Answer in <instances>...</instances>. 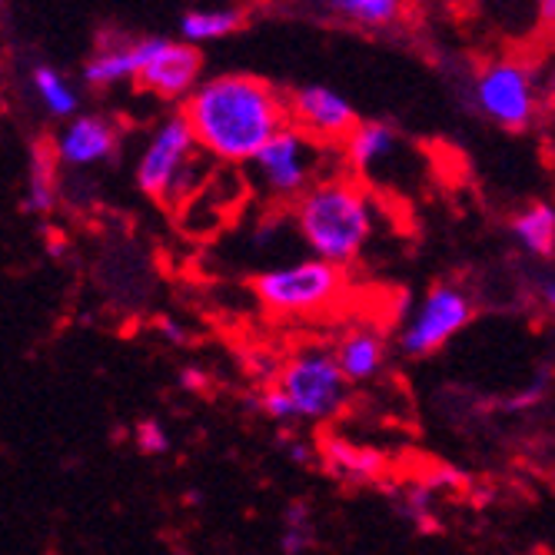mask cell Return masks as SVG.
Returning a JSON list of instances; mask_svg holds the SVG:
<instances>
[{
	"label": "cell",
	"mask_w": 555,
	"mask_h": 555,
	"mask_svg": "<svg viewBox=\"0 0 555 555\" xmlns=\"http://www.w3.org/2000/svg\"><path fill=\"white\" fill-rule=\"evenodd\" d=\"M157 333H160L170 346H186V339H190L186 326L177 323V320H170V317H164V320L157 323Z\"/></svg>",
	"instance_id": "484cf974"
},
{
	"label": "cell",
	"mask_w": 555,
	"mask_h": 555,
	"mask_svg": "<svg viewBox=\"0 0 555 555\" xmlns=\"http://www.w3.org/2000/svg\"><path fill=\"white\" fill-rule=\"evenodd\" d=\"M545 389H548V383L539 376L532 386H526V389H519L513 399H506V402H502V410H506V413H522V410H532L535 406V402L545 396Z\"/></svg>",
	"instance_id": "d4e9b609"
},
{
	"label": "cell",
	"mask_w": 555,
	"mask_h": 555,
	"mask_svg": "<svg viewBox=\"0 0 555 555\" xmlns=\"http://www.w3.org/2000/svg\"><path fill=\"white\" fill-rule=\"evenodd\" d=\"M140 70V37H111L87 57L80 77L90 90H111L137 83Z\"/></svg>",
	"instance_id": "7c38bea8"
},
{
	"label": "cell",
	"mask_w": 555,
	"mask_h": 555,
	"mask_svg": "<svg viewBox=\"0 0 555 555\" xmlns=\"http://www.w3.org/2000/svg\"><path fill=\"white\" fill-rule=\"evenodd\" d=\"M323 466L339 482L366 486L386 473V456L370 446H357V442H346V439H326L323 442Z\"/></svg>",
	"instance_id": "9a60e30c"
},
{
	"label": "cell",
	"mask_w": 555,
	"mask_h": 555,
	"mask_svg": "<svg viewBox=\"0 0 555 555\" xmlns=\"http://www.w3.org/2000/svg\"><path fill=\"white\" fill-rule=\"evenodd\" d=\"M204 83V54L170 37H140V70L137 87L157 100L183 104V100Z\"/></svg>",
	"instance_id": "9c48e42d"
},
{
	"label": "cell",
	"mask_w": 555,
	"mask_h": 555,
	"mask_svg": "<svg viewBox=\"0 0 555 555\" xmlns=\"http://www.w3.org/2000/svg\"><path fill=\"white\" fill-rule=\"evenodd\" d=\"M539 296H542V302H545L548 317L555 320V280H542V283H539Z\"/></svg>",
	"instance_id": "f1b7e54d"
},
{
	"label": "cell",
	"mask_w": 555,
	"mask_h": 555,
	"mask_svg": "<svg viewBox=\"0 0 555 555\" xmlns=\"http://www.w3.org/2000/svg\"><path fill=\"white\" fill-rule=\"evenodd\" d=\"M542 90H545V96H548V100H555V57H552V61H548V67H545Z\"/></svg>",
	"instance_id": "4dcf8cb0"
},
{
	"label": "cell",
	"mask_w": 555,
	"mask_h": 555,
	"mask_svg": "<svg viewBox=\"0 0 555 555\" xmlns=\"http://www.w3.org/2000/svg\"><path fill=\"white\" fill-rule=\"evenodd\" d=\"M289 124L326 146H339L357 130L360 117L357 107L349 104V96H343L339 90L307 83L289 93Z\"/></svg>",
	"instance_id": "30bf717a"
},
{
	"label": "cell",
	"mask_w": 555,
	"mask_h": 555,
	"mask_svg": "<svg viewBox=\"0 0 555 555\" xmlns=\"http://www.w3.org/2000/svg\"><path fill=\"white\" fill-rule=\"evenodd\" d=\"M137 446L146 456H167L170 452V433L157 420H143L137 426Z\"/></svg>",
	"instance_id": "cb8c5ba5"
},
{
	"label": "cell",
	"mask_w": 555,
	"mask_h": 555,
	"mask_svg": "<svg viewBox=\"0 0 555 555\" xmlns=\"http://www.w3.org/2000/svg\"><path fill=\"white\" fill-rule=\"evenodd\" d=\"M286 529H283V552L286 555H307L313 548V513L307 502H293L286 509Z\"/></svg>",
	"instance_id": "44dd1931"
},
{
	"label": "cell",
	"mask_w": 555,
	"mask_h": 555,
	"mask_svg": "<svg viewBox=\"0 0 555 555\" xmlns=\"http://www.w3.org/2000/svg\"><path fill=\"white\" fill-rule=\"evenodd\" d=\"M47 254L54 257V260H64V257H67V240H61V236L54 233V236L47 240Z\"/></svg>",
	"instance_id": "f546056e"
},
{
	"label": "cell",
	"mask_w": 555,
	"mask_h": 555,
	"mask_svg": "<svg viewBox=\"0 0 555 555\" xmlns=\"http://www.w3.org/2000/svg\"><path fill=\"white\" fill-rule=\"evenodd\" d=\"M276 386L289 396L299 423H326L343 410L349 379L343 376L333 349L310 346L283 363Z\"/></svg>",
	"instance_id": "52a82bcc"
},
{
	"label": "cell",
	"mask_w": 555,
	"mask_h": 555,
	"mask_svg": "<svg viewBox=\"0 0 555 555\" xmlns=\"http://www.w3.org/2000/svg\"><path fill=\"white\" fill-rule=\"evenodd\" d=\"M333 352H336L339 370L349 383H366L386 363V339L373 326H357V330H346L336 339Z\"/></svg>",
	"instance_id": "5bb4252c"
},
{
	"label": "cell",
	"mask_w": 555,
	"mask_h": 555,
	"mask_svg": "<svg viewBox=\"0 0 555 555\" xmlns=\"http://www.w3.org/2000/svg\"><path fill=\"white\" fill-rule=\"evenodd\" d=\"M204 150H199L183 114H167L150 127L140 157H137V186L143 196L160 199V204H183L199 190L207 177Z\"/></svg>",
	"instance_id": "3957f363"
},
{
	"label": "cell",
	"mask_w": 555,
	"mask_h": 555,
	"mask_svg": "<svg viewBox=\"0 0 555 555\" xmlns=\"http://www.w3.org/2000/svg\"><path fill=\"white\" fill-rule=\"evenodd\" d=\"M513 236L529 257L552 260L555 257V204H529L513 220Z\"/></svg>",
	"instance_id": "d6986e66"
},
{
	"label": "cell",
	"mask_w": 555,
	"mask_h": 555,
	"mask_svg": "<svg viewBox=\"0 0 555 555\" xmlns=\"http://www.w3.org/2000/svg\"><path fill=\"white\" fill-rule=\"evenodd\" d=\"M243 27V11L240 8H196L180 17V40L204 47L214 40H223Z\"/></svg>",
	"instance_id": "ffe728a7"
},
{
	"label": "cell",
	"mask_w": 555,
	"mask_h": 555,
	"mask_svg": "<svg viewBox=\"0 0 555 555\" xmlns=\"http://www.w3.org/2000/svg\"><path fill=\"white\" fill-rule=\"evenodd\" d=\"M199 150L223 167H249L260 150L289 127V93L260 74L227 70L204 77L183 104Z\"/></svg>",
	"instance_id": "6da1fadb"
},
{
	"label": "cell",
	"mask_w": 555,
	"mask_h": 555,
	"mask_svg": "<svg viewBox=\"0 0 555 555\" xmlns=\"http://www.w3.org/2000/svg\"><path fill=\"white\" fill-rule=\"evenodd\" d=\"M346 276L343 267L307 257L296 260L293 267L267 270L254 280V293L263 307L276 317H313L330 310L343 296Z\"/></svg>",
	"instance_id": "8992f818"
},
{
	"label": "cell",
	"mask_w": 555,
	"mask_h": 555,
	"mask_svg": "<svg viewBox=\"0 0 555 555\" xmlns=\"http://www.w3.org/2000/svg\"><path fill=\"white\" fill-rule=\"evenodd\" d=\"M57 154H54V143H37L30 150V164H27V183H24V196L21 204L27 214L34 217H43L57 207V193H61V183H57Z\"/></svg>",
	"instance_id": "e0dca14e"
},
{
	"label": "cell",
	"mask_w": 555,
	"mask_h": 555,
	"mask_svg": "<svg viewBox=\"0 0 555 555\" xmlns=\"http://www.w3.org/2000/svg\"><path fill=\"white\" fill-rule=\"evenodd\" d=\"M283 446H286V456H289L296 466H310V463H313V449H310L307 442L289 439V442H283Z\"/></svg>",
	"instance_id": "4316f807"
},
{
	"label": "cell",
	"mask_w": 555,
	"mask_h": 555,
	"mask_svg": "<svg viewBox=\"0 0 555 555\" xmlns=\"http://www.w3.org/2000/svg\"><path fill=\"white\" fill-rule=\"evenodd\" d=\"M260 413L270 420V423H280V426H289V423H299L296 420V410H293V402L289 396L273 383L260 392Z\"/></svg>",
	"instance_id": "603a6c76"
},
{
	"label": "cell",
	"mask_w": 555,
	"mask_h": 555,
	"mask_svg": "<svg viewBox=\"0 0 555 555\" xmlns=\"http://www.w3.org/2000/svg\"><path fill=\"white\" fill-rule=\"evenodd\" d=\"M30 93L40 104V111L54 120H74L80 114V93L77 87L50 64H37L30 67Z\"/></svg>",
	"instance_id": "ac0fdd59"
},
{
	"label": "cell",
	"mask_w": 555,
	"mask_h": 555,
	"mask_svg": "<svg viewBox=\"0 0 555 555\" xmlns=\"http://www.w3.org/2000/svg\"><path fill=\"white\" fill-rule=\"evenodd\" d=\"M293 223L317 260L349 267L376 233V204L352 173H326L293 204Z\"/></svg>",
	"instance_id": "7a4b0ae2"
},
{
	"label": "cell",
	"mask_w": 555,
	"mask_h": 555,
	"mask_svg": "<svg viewBox=\"0 0 555 555\" xmlns=\"http://www.w3.org/2000/svg\"><path fill=\"white\" fill-rule=\"evenodd\" d=\"M535 17H539V30L542 34H555V0H539Z\"/></svg>",
	"instance_id": "83f0119b"
},
{
	"label": "cell",
	"mask_w": 555,
	"mask_h": 555,
	"mask_svg": "<svg viewBox=\"0 0 555 555\" xmlns=\"http://www.w3.org/2000/svg\"><path fill=\"white\" fill-rule=\"evenodd\" d=\"M204 383H207V379L199 376L196 370H186V373H183V386H186V389H199V386H204Z\"/></svg>",
	"instance_id": "1f68e13d"
},
{
	"label": "cell",
	"mask_w": 555,
	"mask_h": 555,
	"mask_svg": "<svg viewBox=\"0 0 555 555\" xmlns=\"http://www.w3.org/2000/svg\"><path fill=\"white\" fill-rule=\"evenodd\" d=\"M396 146H399V137L389 124L360 120L357 130H352L343 143V160H346L352 177H366V173H373L392 160Z\"/></svg>",
	"instance_id": "4fadbf2b"
},
{
	"label": "cell",
	"mask_w": 555,
	"mask_h": 555,
	"mask_svg": "<svg viewBox=\"0 0 555 555\" xmlns=\"http://www.w3.org/2000/svg\"><path fill=\"white\" fill-rule=\"evenodd\" d=\"M473 313H476L473 299L460 286L439 283L420 299V307L402 323L399 349L413 360L429 357V352L442 349L449 339H456L473 323Z\"/></svg>",
	"instance_id": "ba28073f"
},
{
	"label": "cell",
	"mask_w": 555,
	"mask_h": 555,
	"mask_svg": "<svg viewBox=\"0 0 555 555\" xmlns=\"http://www.w3.org/2000/svg\"><path fill=\"white\" fill-rule=\"evenodd\" d=\"M396 509H399L402 519L413 522V526L423 529V532L436 529V516H433V489H429V486H413L406 495H399Z\"/></svg>",
	"instance_id": "7402d4cb"
},
{
	"label": "cell",
	"mask_w": 555,
	"mask_h": 555,
	"mask_svg": "<svg viewBox=\"0 0 555 555\" xmlns=\"http://www.w3.org/2000/svg\"><path fill=\"white\" fill-rule=\"evenodd\" d=\"M542 93L535 67L522 57H495L473 77V107L509 133H522L535 124Z\"/></svg>",
	"instance_id": "5b68a950"
},
{
	"label": "cell",
	"mask_w": 555,
	"mask_h": 555,
	"mask_svg": "<svg viewBox=\"0 0 555 555\" xmlns=\"http://www.w3.org/2000/svg\"><path fill=\"white\" fill-rule=\"evenodd\" d=\"M120 124L111 114H77L54 137V154L61 167L90 170L114 160L120 150Z\"/></svg>",
	"instance_id": "8fae6325"
},
{
	"label": "cell",
	"mask_w": 555,
	"mask_h": 555,
	"mask_svg": "<svg viewBox=\"0 0 555 555\" xmlns=\"http://www.w3.org/2000/svg\"><path fill=\"white\" fill-rule=\"evenodd\" d=\"M320 8L363 30H392L406 21L413 0H320Z\"/></svg>",
	"instance_id": "2e32d148"
},
{
	"label": "cell",
	"mask_w": 555,
	"mask_h": 555,
	"mask_svg": "<svg viewBox=\"0 0 555 555\" xmlns=\"http://www.w3.org/2000/svg\"><path fill=\"white\" fill-rule=\"evenodd\" d=\"M330 150L333 146L313 140L310 133H302L289 124L254 157L249 177H254L257 190L276 199V204H296L302 193L313 190V183L333 173Z\"/></svg>",
	"instance_id": "277c9868"
}]
</instances>
